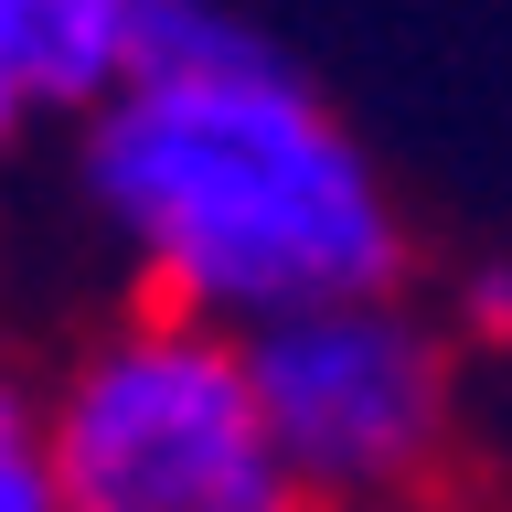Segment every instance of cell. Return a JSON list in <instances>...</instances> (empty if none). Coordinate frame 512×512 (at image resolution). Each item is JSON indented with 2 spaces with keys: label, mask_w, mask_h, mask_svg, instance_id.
I'll use <instances>...</instances> for the list:
<instances>
[{
  "label": "cell",
  "mask_w": 512,
  "mask_h": 512,
  "mask_svg": "<svg viewBox=\"0 0 512 512\" xmlns=\"http://www.w3.org/2000/svg\"><path fill=\"white\" fill-rule=\"evenodd\" d=\"M64 192L118 299L267 331L416 278V203L342 96L224 0H150L118 86L64 128Z\"/></svg>",
  "instance_id": "cell-1"
},
{
  "label": "cell",
  "mask_w": 512,
  "mask_h": 512,
  "mask_svg": "<svg viewBox=\"0 0 512 512\" xmlns=\"http://www.w3.org/2000/svg\"><path fill=\"white\" fill-rule=\"evenodd\" d=\"M43 448L64 512H310L246 331L160 299H107L43 352Z\"/></svg>",
  "instance_id": "cell-2"
},
{
  "label": "cell",
  "mask_w": 512,
  "mask_h": 512,
  "mask_svg": "<svg viewBox=\"0 0 512 512\" xmlns=\"http://www.w3.org/2000/svg\"><path fill=\"white\" fill-rule=\"evenodd\" d=\"M246 352L310 512L438 502L470 480L480 352L459 342L427 267L320 299V310H288L267 331H246Z\"/></svg>",
  "instance_id": "cell-3"
},
{
  "label": "cell",
  "mask_w": 512,
  "mask_h": 512,
  "mask_svg": "<svg viewBox=\"0 0 512 512\" xmlns=\"http://www.w3.org/2000/svg\"><path fill=\"white\" fill-rule=\"evenodd\" d=\"M150 0H0V171L86 118L139 54Z\"/></svg>",
  "instance_id": "cell-4"
},
{
  "label": "cell",
  "mask_w": 512,
  "mask_h": 512,
  "mask_svg": "<svg viewBox=\"0 0 512 512\" xmlns=\"http://www.w3.org/2000/svg\"><path fill=\"white\" fill-rule=\"evenodd\" d=\"M0 512H64L43 448V352H22L11 320H0Z\"/></svg>",
  "instance_id": "cell-5"
},
{
  "label": "cell",
  "mask_w": 512,
  "mask_h": 512,
  "mask_svg": "<svg viewBox=\"0 0 512 512\" xmlns=\"http://www.w3.org/2000/svg\"><path fill=\"white\" fill-rule=\"evenodd\" d=\"M427 278H438L459 342H470L480 363H502L512 352V256H459V267H427Z\"/></svg>",
  "instance_id": "cell-6"
},
{
  "label": "cell",
  "mask_w": 512,
  "mask_h": 512,
  "mask_svg": "<svg viewBox=\"0 0 512 512\" xmlns=\"http://www.w3.org/2000/svg\"><path fill=\"white\" fill-rule=\"evenodd\" d=\"M384 512H502L480 480H459V491H438V502H384Z\"/></svg>",
  "instance_id": "cell-7"
}]
</instances>
